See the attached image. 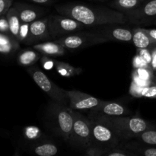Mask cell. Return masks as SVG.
<instances>
[{"label":"cell","instance_id":"83f0119b","mask_svg":"<svg viewBox=\"0 0 156 156\" xmlns=\"http://www.w3.org/2000/svg\"><path fill=\"white\" fill-rule=\"evenodd\" d=\"M133 67L135 69H151L150 66L143 59V57L140 54H137L133 58Z\"/></svg>","mask_w":156,"mask_h":156},{"label":"cell","instance_id":"4fadbf2b","mask_svg":"<svg viewBox=\"0 0 156 156\" xmlns=\"http://www.w3.org/2000/svg\"><path fill=\"white\" fill-rule=\"evenodd\" d=\"M90 112L106 114L109 116H129L132 114V111L122 104L105 101H101L100 104L92 108Z\"/></svg>","mask_w":156,"mask_h":156},{"label":"cell","instance_id":"74e56055","mask_svg":"<svg viewBox=\"0 0 156 156\" xmlns=\"http://www.w3.org/2000/svg\"><path fill=\"white\" fill-rule=\"evenodd\" d=\"M101 1H102V0H101ZM103 1H105V0H103Z\"/></svg>","mask_w":156,"mask_h":156},{"label":"cell","instance_id":"d590c367","mask_svg":"<svg viewBox=\"0 0 156 156\" xmlns=\"http://www.w3.org/2000/svg\"><path fill=\"white\" fill-rule=\"evenodd\" d=\"M29 1L34 3H37V4H47V3L51 2L53 0H29Z\"/></svg>","mask_w":156,"mask_h":156},{"label":"cell","instance_id":"cb8c5ba5","mask_svg":"<svg viewBox=\"0 0 156 156\" xmlns=\"http://www.w3.org/2000/svg\"><path fill=\"white\" fill-rule=\"evenodd\" d=\"M134 140L144 144L156 146V129H149L141 133Z\"/></svg>","mask_w":156,"mask_h":156},{"label":"cell","instance_id":"4dcf8cb0","mask_svg":"<svg viewBox=\"0 0 156 156\" xmlns=\"http://www.w3.org/2000/svg\"><path fill=\"white\" fill-rule=\"evenodd\" d=\"M143 89V87H142L141 85H139V84H137L136 82L133 81L132 84H131L129 92L131 93L132 95L135 96V97H142Z\"/></svg>","mask_w":156,"mask_h":156},{"label":"cell","instance_id":"e0dca14e","mask_svg":"<svg viewBox=\"0 0 156 156\" xmlns=\"http://www.w3.org/2000/svg\"><path fill=\"white\" fill-rule=\"evenodd\" d=\"M132 43L137 49L150 48L156 43L148 35L143 27H133Z\"/></svg>","mask_w":156,"mask_h":156},{"label":"cell","instance_id":"7402d4cb","mask_svg":"<svg viewBox=\"0 0 156 156\" xmlns=\"http://www.w3.org/2000/svg\"><path fill=\"white\" fill-rule=\"evenodd\" d=\"M41 59V53L37 51L25 50L21 51L18 56V62L22 66H32Z\"/></svg>","mask_w":156,"mask_h":156},{"label":"cell","instance_id":"d4e9b609","mask_svg":"<svg viewBox=\"0 0 156 156\" xmlns=\"http://www.w3.org/2000/svg\"><path fill=\"white\" fill-rule=\"evenodd\" d=\"M108 152L107 149L98 146H90L83 150L84 155L88 156H103Z\"/></svg>","mask_w":156,"mask_h":156},{"label":"cell","instance_id":"603a6c76","mask_svg":"<svg viewBox=\"0 0 156 156\" xmlns=\"http://www.w3.org/2000/svg\"><path fill=\"white\" fill-rule=\"evenodd\" d=\"M58 151L57 146L50 142L35 145L33 148L34 154L40 156H53L57 154Z\"/></svg>","mask_w":156,"mask_h":156},{"label":"cell","instance_id":"836d02e7","mask_svg":"<svg viewBox=\"0 0 156 156\" xmlns=\"http://www.w3.org/2000/svg\"><path fill=\"white\" fill-rule=\"evenodd\" d=\"M151 56H152V60H151V69L152 70L153 73H156V44L152 46L150 48Z\"/></svg>","mask_w":156,"mask_h":156},{"label":"cell","instance_id":"ba28073f","mask_svg":"<svg viewBox=\"0 0 156 156\" xmlns=\"http://www.w3.org/2000/svg\"><path fill=\"white\" fill-rule=\"evenodd\" d=\"M92 135V146H98L108 151L117 147L121 141L115 133L104 123L89 119Z\"/></svg>","mask_w":156,"mask_h":156},{"label":"cell","instance_id":"f546056e","mask_svg":"<svg viewBox=\"0 0 156 156\" xmlns=\"http://www.w3.org/2000/svg\"><path fill=\"white\" fill-rule=\"evenodd\" d=\"M14 0H0V17L5 16L13 4Z\"/></svg>","mask_w":156,"mask_h":156},{"label":"cell","instance_id":"7c38bea8","mask_svg":"<svg viewBox=\"0 0 156 156\" xmlns=\"http://www.w3.org/2000/svg\"><path fill=\"white\" fill-rule=\"evenodd\" d=\"M67 94L69 98V107L75 111H91L94 107L98 106L101 100L82 91L71 90L67 91Z\"/></svg>","mask_w":156,"mask_h":156},{"label":"cell","instance_id":"52a82bcc","mask_svg":"<svg viewBox=\"0 0 156 156\" xmlns=\"http://www.w3.org/2000/svg\"><path fill=\"white\" fill-rule=\"evenodd\" d=\"M86 26L82 23L60 14L49 16V27L53 40L82 30Z\"/></svg>","mask_w":156,"mask_h":156},{"label":"cell","instance_id":"d6a6232c","mask_svg":"<svg viewBox=\"0 0 156 156\" xmlns=\"http://www.w3.org/2000/svg\"><path fill=\"white\" fill-rule=\"evenodd\" d=\"M0 32L5 34H10L8 19L6 16L0 17Z\"/></svg>","mask_w":156,"mask_h":156},{"label":"cell","instance_id":"3957f363","mask_svg":"<svg viewBox=\"0 0 156 156\" xmlns=\"http://www.w3.org/2000/svg\"><path fill=\"white\" fill-rule=\"evenodd\" d=\"M73 109L50 101L46 108L44 123L47 127L57 136L68 143L73 125Z\"/></svg>","mask_w":156,"mask_h":156},{"label":"cell","instance_id":"7a4b0ae2","mask_svg":"<svg viewBox=\"0 0 156 156\" xmlns=\"http://www.w3.org/2000/svg\"><path fill=\"white\" fill-rule=\"evenodd\" d=\"M88 118L108 126L115 133L121 142L134 140L147 129H156V125L139 117L109 116L90 112Z\"/></svg>","mask_w":156,"mask_h":156},{"label":"cell","instance_id":"277c9868","mask_svg":"<svg viewBox=\"0 0 156 156\" xmlns=\"http://www.w3.org/2000/svg\"><path fill=\"white\" fill-rule=\"evenodd\" d=\"M73 125L68 143L74 149L83 151L92 146V135L89 118L85 117L79 111H73Z\"/></svg>","mask_w":156,"mask_h":156},{"label":"cell","instance_id":"e575fe53","mask_svg":"<svg viewBox=\"0 0 156 156\" xmlns=\"http://www.w3.org/2000/svg\"><path fill=\"white\" fill-rule=\"evenodd\" d=\"M144 30L148 34L149 37L156 43V30L155 29H146L144 28Z\"/></svg>","mask_w":156,"mask_h":156},{"label":"cell","instance_id":"4316f807","mask_svg":"<svg viewBox=\"0 0 156 156\" xmlns=\"http://www.w3.org/2000/svg\"><path fill=\"white\" fill-rule=\"evenodd\" d=\"M29 26H30V23L21 22L19 31V37H18V41L19 42L24 43V44H26L27 38H28Z\"/></svg>","mask_w":156,"mask_h":156},{"label":"cell","instance_id":"ffe728a7","mask_svg":"<svg viewBox=\"0 0 156 156\" xmlns=\"http://www.w3.org/2000/svg\"><path fill=\"white\" fill-rule=\"evenodd\" d=\"M5 16L8 19V22H9L10 34L18 41L21 21L18 14V12H17L14 6H12L10 8Z\"/></svg>","mask_w":156,"mask_h":156},{"label":"cell","instance_id":"9c48e42d","mask_svg":"<svg viewBox=\"0 0 156 156\" xmlns=\"http://www.w3.org/2000/svg\"><path fill=\"white\" fill-rule=\"evenodd\" d=\"M128 22L133 24H151L156 23V0H145L136 10L125 14Z\"/></svg>","mask_w":156,"mask_h":156},{"label":"cell","instance_id":"44dd1931","mask_svg":"<svg viewBox=\"0 0 156 156\" xmlns=\"http://www.w3.org/2000/svg\"><path fill=\"white\" fill-rule=\"evenodd\" d=\"M53 62H54V67L57 73L63 77H74L81 74L82 72V69L76 68L66 62L58 60H53Z\"/></svg>","mask_w":156,"mask_h":156},{"label":"cell","instance_id":"d6986e66","mask_svg":"<svg viewBox=\"0 0 156 156\" xmlns=\"http://www.w3.org/2000/svg\"><path fill=\"white\" fill-rule=\"evenodd\" d=\"M145 0H113L109 3V6L123 14L138 9Z\"/></svg>","mask_w":156,"mask_h":156},{"label":"cell","instance_id":"ac0fdd59","mask_svg":"<svg viewBox=\"0 0 156 156\" xmlns=\"http://www.w3.org/2000/svg\"><path fill=\"white\" fill-rule=\"evenodd\" d=\"M19 49V41L10 34L0 32V53L10 54Z\"/></svg>","mask_w":156,"mask_h":156},{"label":"cell","instance_id":"f1b7e54d","mask_svg":"<svg viewBox=\"0 0 156 156\" xmlns=\"http://www.w3.org/2000/svg\"><path fill=\"white\" fill-rule=\"evenodd\" d=\"M142 97L156 98V84L153 83L149 86L143 87Z\"/></svg>","mask_w":156,"mask_h":156},{"label":"cell","instance_id":"2e32d148","mask_svg":"<svg viewBox=\"0 0 156 156\" xmlns=\"http://www.w3.org/2000/svg\"><path fill=\"white\" fill-rule=\"evenodd\" d=\"M34 50L41 54L47 56H60L66 53V48L56 41H46L34 44Z\"/></svg>","mask_w":156,"mask_h":156},{"label":"cell","instance_id":"484cf974","mask_svg":"<svg viewBox=\"0 0 156 156\" xmlns=\"http://www.w3.org/2000/svg\"><path fill=\"white\" fill-rule=\"evenodd\" d=\"M105 156H134V155L129 150L118 145L117 147L108 151Z\"/></svg>","mask_w":156,"mask_h":156},{"label":"cell","instance_id":"5b68a950","mask_svg":"<svg viewBox=\"0 0 156 156\" xmlns=\"http://www.w3.org/2000/svg\"><path fill=\"white\" fill-rule=\"evenodd\" d=\"M27 72L30 75L35 83L44 91L52 100L60 105L69 107V98L67 94V90L58 87L53 82H52L48 76L41 69L36 66H30Z\"/></svg>","mask_w":156,"mask_h":156},{"label":"cell","instance_id":"30bf717a","mask_svg":"<svg viewBox=\"0 0 156 156\" xmlns=\"http://www.w3.org/2000/svg\"><path fill=\"white\" fill-rule=\"evenodd\" d=\"M92 30L106 38L108 41L132 43L133 28L120 24H110L94 27Z\"/></svg>","mask_w":156,"mask_h":156},{"label":"cell","instance_id":"5bb4252c","mask_svg":"<svg viewBox=\"0 0 156 156\" xmlns=\"http://www.w3.org/2000/svg\"><path fill=\"white\" fill-rule=\"evenodd\" d=\"M13 6L18 12L20 19L22 23L33 22L35 20L39 19L44 13V9L41 8L24 4V3H15Z\"/></svg>","mask_w":156,"mask_h":156},{"label":"cell","instance_id":"1f68e13d","mask_svg":"<svg viewBox=\"0 0 156 156\" xmlns=\"http://www.w3.org/2000/svg\"><path fill=\"white\" fill-rule=\"evenodd\" d=\"M139 50V54L143 57V59L149 64V66L151 65V60H152V56H151L150 49H138ZM151 67V66H150Z\"/></svg>","mask_w":156,"mask_h":156},{"label":"cell","instance_id":"9a60e30c","mask_svg":"<svg viewBox=\"0 0 156 156\" xmlns=\"http://www.w3.org/2000/svg\"><path fill=\"white\" fill-rule=\"evenodd\" d=\"M120 146L132 152L134 156H156V148L152 146L144 144L136 140L134 141H124L120 143Z\"/></svg>","mask_w":156,"mask_h":156},{"label":"cell","instance_id":"8d00e7d4","mask_svg":"<svg viewBox=\"0 0 156 156\" xmlns=\"http://www.w3.org/2000/svg\"><path fill=\"white\" fill-rule=\"evenodd\" d=\"M154 83H155L156 84V76H154Z\"/></svg>","mask_w":156,"mask_h":156},{"label":"cell","instance_id":"8992f818","mask_svg":"<svg viewBox=\"0 0 156 156\" xmlns=\"http://www.w3.org/2000/svg\"><path fill=\"white\" fill-rule=\"evenodd\" d=\"M53 41L69 50H77L83 47H91L96 44L108 42L106 38L101 36L94 30L91 31L79 30Z\"/></svg>","mask_w":156,"mask_h":156},{"label":"cell","instance_id":"8fae6325","mask_svg":"<svg viewBox=\"0 0 156 156\" xmlns=\"http://www.w3.org/2000/svg\"><path fill=\"white\" fill-rule=\"evenodd\" d=\"M53 40L49 27V16L30 23L28 38L26 44L34 45Z\"/></svg>","mask_w":156,"mask_h":156},{"label":"cell","instance_id":"6da1fadb","mask_svg":"<svg viewBox=\"0 0 156 156\" xmlns=\"http://www.w3.org/2000/svg\"><path fill=\"white\" fill-rule=\"evenodd\" d=\"M56 9L60 15L70 17L86 27H97L110 24H123L128 22L125 14L111 8L71 2L56 5Z\"/></svg>","mask_w":156,"mask_h":156}]
</instances>
